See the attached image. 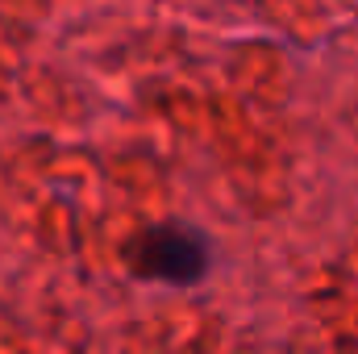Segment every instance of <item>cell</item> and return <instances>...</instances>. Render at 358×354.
<instances>
[{
    "instance_id": "1",
    "label": "cell",
    "mask_w": 358,
    "mask_h": 354,
    "mask_svg": "<svg viewBox=\"0 0 358 354\" xmlns=\"http://www.w3.org/2000/svg\"><path fill=\"white\" fill-rule=\"evenodd\" d=\"M213 250L208 238L192 225H150L134 246H129V267L142 279L171 283V288H192L208 275Z\"/></svg>"
}]
</instances>
